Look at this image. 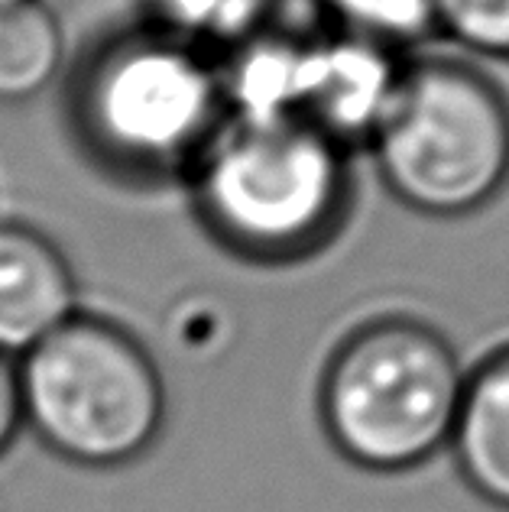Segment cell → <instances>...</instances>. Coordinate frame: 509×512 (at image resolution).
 Masks as SVG:
<instances>
[{"instance_id": "9", "label": "cell", "mask_w": 509, "mask_h": 512, "mask_svg": "<svg viewBox=\"0 0 509 512\" xmlns=\"http://www.w3.org/2000/svg\"><path fill=\"white\" fill-rule=\"evenodd\" d=\"M62 26L43 0L0 4V104L43 94L62 69Z\"/></svg>"}, {"instance_id": "7", "label": "cell", "mask_w": 509, "mask_h": 512, "mask_svg": "<svg viewBox=\"0 0 509 512\" xmlns=\"http://www.w3.org/2000/svg\"><path fill=\"white\" fill-rule=\"evenodd\" d=\"M78 315L69 260L36 227L0 221V354L26 357Z\"/></svg>"}, {"instance_id": "3", "label": "cell", "mask_w": 509, "mask_h": 512, "mask_svg": "<svg viewBox=\"0 0 509 512\" xmlns=\"http://www.w3.org/2000/svg\"><path fill=\"white\" fill-rule=\"evenodd\" d=\"M23 428L75 467L114 470L153 448L166 386L153 357L107 318H69L17 360Z\"/></svg>"}, {"instance_id": "12", "label": "cell", "mask_w": 509, "mask_h": 512, "mask_svg": "<svg viewBox=\"0 0 509 512\" xmlns=\"http://www.w3.org/2000/svg\"><path fill=\"white\" fill-rule=\"evenodd\" d=\"M435 26L464 49L509 59V0H435Z\"/></svg>"}, {"instance_id": "2", "label": "cell", "mask_w": 509, "mask_h": 512, "mask_svg": "<svg viewBox=\"0 0 509 512\" xmlns=\"http://www.w3.org/2000/svg\"><path fill=\"white\" fill-rule=\"evenodd\" d=\"M195 198L227 247L296 260L325 244L347 208L344 146L299 117H231L195 159Z\"/></svg>"}, {"instance_id": "11", "label": "cell", "mask_w": 509, "mask_h": 512, "mask_svg": "<svg viewBox=\"0 0 509 512\" xmlns=\"http://www.w3.org/2000/svg\"><path fill=\"white\" fill-rule=\"evenodd\" d=\"M341 33L367 39L383 49L419 43L435 26V0H325Z\"/></svg>"}, {"instance_id": "1", "label": "cell", "mask_w": 509, "mask_h": 512, "mask_svg": "<svg viewBox=\"0 0 509 512\" xmlns=\"http://www.w3.org/2000/svg\"><path fill=\"white\" fill-rule=\"evenodd\" d=\"M467 370L435 328L380 318L334 350L321 376V425L334 448L373 474H403L448 448Z\"/></svg>"}, {"instance_id": "6", "label": "cell", "mask_w": 509, "mask_h": 512, "mask_svg": "<svg viewBox=\"0 0 509 512\" xmlns=\"http://www.w3.org/2000/svg\"><path fill=\"white\" fill-rule=\"evenodd\" d=\"M406 65L396 52L338 33L312 39L302 75L299 120H308L334 143L370 140L390 107Z\"/></svg>"}, {"instance_id": "5", "label": "cell", "mask_w": 509, "mask_h": 512, "mask_svg": "<svg viewBox=\"0 0 509 512\" xmlns=\"http://www.w3.org/2000/svg\"><path fill=\"white\" fill-rule=\"evenodd\" d=\"M72 107L91 150L140 172L195 163L227 111L205 52L163 30L104 43L78 75Z\"/></svg>"}, {"instance_id": "13", "label": "cell", "mask_w": 509, "mask_h": 512, "mask_svg": "<svg viewBox=\"0 0 509 512\" xmlns=\"http://www.w3.org/2000/svg\"><path fill=\"white\" fill-rule=\"evenodd\" d=\"M23 431V402H20V373L17 360L0 354V457Z\"/></svg>"}, {"instance_id": "8", "label": "cell", "mask_w": 509, "mask_h": 512, "mask_svg": "<svg viewBox=\"0 0 509 512\" xmlns=\"http://www.w3.org/2000/svg\"><path fill=\"white\" fill-rule=\"evenodd\" d=\"M448 448L467 487L509 509V347L467 373Z\"/></svg>"}, {"instance_id": "14", "label": "cell", "mask_w": 509, "mask_h": 512, "mask_svg": "<svg viewBox=\"0 0 509 512\" xmlns=\"http://www.w3.org/2000/svg\"><path fill=\"white\" fill-rule=\"evenodd\" d=\"M0 4H17V0H0Z\"/></svg>"}, {"instance_id": "10", "label": "cell", "mask_w": 509, "mask_h": 512, "mask_svg": "<svg viewBox=\"0 0 509 512\" xmlns=\"http://www.w3.org/2000/svg\"><path fill=\"white\" fill-rule=\"evenodd\" d=\"M156 30L182 39L195 49H234L266 26L270 0H150Z\"/></svg>"}, {"instance_id": "4", "label": "cell", "mask_w": 509, "mask_h": 512, "mask_svg": "<svg viewBox=\"0 0 509 512\" xmlns=\"http://www.w3.org/2000/svg\"><path fill=\"white\" fill-rule=\"evenodd\" d=\"M373 159L406 208L458 218L509 179V104L487 75L451 59L403 69L373 130Z\"/></svg>"}]
</instances>
